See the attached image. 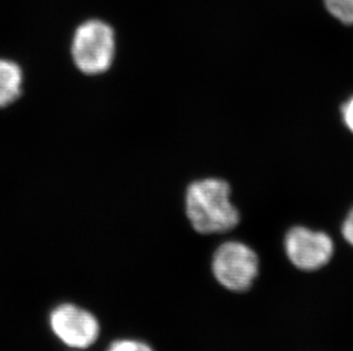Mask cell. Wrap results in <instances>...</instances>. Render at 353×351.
<instances>
[{"label": "cell", "mask_w": 353, "mask_h": 351, "mask_svg": "<svg viewBox=\"0 0 353 351\" xmlns=\"http://www.w3.org/2000/svg\"><path fill=\"white\" fill-rule=\"evenodd\" d=\"M231 189L222 179L207 178L189 186L185 198L188 218L200 234H216L234 228L240 217L230 201Z\"/></svg>", "instance_id": "6da1fadb"}, {"label": "cell", "mask_w": 353, "mask_h": 351, "mask_svg": "<svg viewBox=\"0 0 353 351\" xmlns=\"http://www.w3.org/2000/svg\"><path fill=\"white\" fill-rule=\"evenodd\" d=\"M71 53L76 67L85 74L105 72L116 54L114 29L101 20L83 22L74 32Z\"/></svg>", "instance_id": "7a4b0ae2"}, {"label": "cell", "mask_w": 353, "mask_h": 351, "mask_svg": "<svg viewBox=\"0 0 353 351\" xmlns=\"http://www.w3.org/2000/svg\"><path fill=\"white\" fill-rule=\"evenodd\" d=\"M215 279L230 291H246L259 273L256 253L240 242H227L217 248L213 258Z\"/></svg>", "instance_id": "3957f363"}, {"label": "cell", "mask_w": 353, "mask_h": 351, "mask_svg": "<svg viewBox=\"0 0 353 351\" xmlns=\"http://www.w3.org/2000/svg\"><path fill=\"white\" fill-rule=\"evenodd\" d=\"M287 255L302 270H316L330 262L334 244L330 236L305 227L290 229L285 240Z\"/></svg>", "instance_id": "277c9868"}, {"label": "cell", "mask_w": 353, "mask_h": 351, "mask_svg": "<svg viewBox=\"0 0 353 351\" xmlns=\"http://www.w3.org/2000/svg\"><path fill=\"white\" fill-rule=\"evenodd\" d=\"M54 333L61 341L74 348H86L99 337V323L92 314L76 306L63 305L50 317Z\"/></svg>", "instance_id": "5b68a950"}, {"label": "cell", "mask_w": 353, "mask_h": 351, "mask_svg": "<svg viewBox=\"0 0 353 351\" xmlns=\"http://www.w3.org/2000/svg\"><path fill=\"white\" fill-rule=\"evenodd\" d=\"M23 72L17 63L0 58V107L10 105L22 92Z\"/></svg>", "instance_id": "8992f818"}, {"label": "cell", "mask_w": 353, "mask_h": 351, "mask_svg": "<svg viewBox=\"0 0 353 351\" xmlns=\"http://www.w3.org/2000/svg\"><path fill=\"white\" fill-rule=\"evenodd\" d=\"M323 3L336 20L353 25V0H323Z\"/></svg>", "instance_id": "52a82bcc"}, {"label": "cell", "mask_w": 353, "mask_h": 351, "mask_svg": "<svg viewBox=\"0 0 353 351\" xmlns=\"http://www.w3.org/2000/svg\"><path fill=\"white\" fill-rule=\"evenodd\" d=\"M109 351H152V349L142 342L123 340V341L114 342Z\"/></svg>", "instance_id": "ba28073f"}, {"label": "cell", "mask_w": 353, "mask_h": 351, "mask_svg": "<svg viewBox=\"0 0 353 351\" xmlns=\"http://www.w3.org/2000/svg\"><path fill=\"white\" fill-rule=\"evenodd\" d=\"M342 116L347 129L353 133V97L342 107Z\"/></svg>", "instance_id": "9c48e42d"}, {"label": "cell", "mask_w": 353, "mask_h": 351, "mask_svg": "<svg viewBox=\"0 0 353 351\" xmlns=\"http://www.w3.org/2000/svg\"><path fill=\"white\" fill-rule=\"evenodd\" d=\"M342 233H343L344 239L353 246V209L349 212L347 219L344 220Z\"/></svg>", "instance_id": "30bf717a"}]
</instances>
